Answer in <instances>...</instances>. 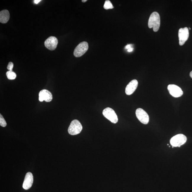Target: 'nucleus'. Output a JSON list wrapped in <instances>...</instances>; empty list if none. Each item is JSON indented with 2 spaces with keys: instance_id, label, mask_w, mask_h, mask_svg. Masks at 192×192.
Listing matches in <instances>:
<instances>
[{
  "instance_id": "f257e3e1",
  "label": "nucleus",
  "mask_w": 192,
  "mask_h": 192,
  "mask_svg": "<svg viewBox=\"0 0 192 192\" xmlns=\"http://www.w3.org/2000/svg\"><path fill=\"white\" fill-rule=\"evenodd\" d=\"M149 28H153V31L157 32L160 26V17L159 14L156 12H153L149 17L148 23Z\"/></svg>"
},
{
  "instance_id": "f03ea898",
  "label": "nucleus",
  "mask_w": 192,
  "mask_h": 192,
  "mask_svg": "<svg viewBox=\"0 0 192 192\" xmlns=\"http://www.w3.org/2000/svg\"><path fill=\"white\" fill-rule=\"evenodd\" d=\"M82 126L80 121L77 120H74L72 121L68 129L70 134L75 135L80 133L82 130Z\"/></svg>"
},
{
  "instance_id": "7ed1b4c3",
  "label": "nucleus",
  "mask_w": 192,
  "mask_h": 192,
  "mask_svg": "<svg viewBox=\"0 0 192 192\" xmlns=\"http://www.w3.org/2000/svg\"><path fill=\"white\" fill-rule=\"evenodd\" d=\"M187 138L185 135L180 134L172 137L170 140V143L173 147H180L185 143Z\"/></svg>"
},
{
  "instance_id": "20e7f679",
  "label": "nucleus",
  "mask_w": 192,
  "mask_h": 192,
  "mask_svg": "<svg viewBox=\"0 0 192 192\" xmlns=\"http://www.w3.org/2000/svg\"><path fill=\"white\" fill-rule=\"evenodd\" d=\"M88 47V44L87 42H82L75 47L74 51V56L77 57H81L87 51Z\"/></svg>"
},
{
  "instance_id": "39448f33",
  "label": "nucleus",
  "mask_w": 192,
  "mask_h": 192,
  "mask_svg": "<svg viewBox=\"0 0 192 192\" xmlns=\"http://www.w3.org/2000/svg\"><path fill=\"white\" fill-rule=\"evenodd\" d=\"M103 114L107 119L111 122L116 124L118 121L117 116L114 111L110 107H107L103 111Z\"/></svg>"
},
{
  "instance_id": "423d86ee",
  "label": "nucleus",
  "mask_w": 192,
  "mask_h": 192,
  "mask_svg": "<svg viewBox=\"0 0 192 192\" xmlns=\"http://www.w3.org/2000/svg\"><path fill=\"white\" fill-rule=\"evenodd\" d=\"M136 117L141 122L144 124H147L149 122V117L147 113L141 108L137 109L135 112Z\"/></svg>"
},
{
  "instance_id": "0eeeda50",
  "label": "nucleus",
  "mask_w": 192,
  "mask_h": 192,
  "mask_svg": "<svg viewBox=\"0 0 192 192\" xmlns=\"http://www.w3.org/2000/svg\"><path fill=\"white\" fill-rule=\"evenodd\" d=\"M189 34V31L188 28H181L179 30L178 36L180 45L182 46L184 44L188 39Z\"/></svg>"
},
{
  "instance_id": "6e6552de",
  "label": "nucleus",
  "mask_w": 192,
  "mask_h": 192,
  "mask_svg": "<svg viewBox=\"0 0 192 192\" xmlns=\"http://www.w3.org/2000/svg\"><path fill=\"white\" fill-rule=\"evenodd\" d=\"M168 89L170 95L175 98H178L182 96L183 92L180 88L174 84H170Z\"/></svg>"
},
{
  "instance_id": "1a4fd4ad",
  "label": "nucleus",
  "mask_w": 192,
  "mask_h": 192,
  "mask_svg": "<svg viewBox=\"0 0 192 192\" xmlns=\"http://www.w3.org/2000/svg\"><path fill=\"white\" fill-rule=\"evenodd\" d=\"M58 40L57 38L54 36H50L46 40L44 44L46 47L49 50L53 51L57 47Z\"/></svg>"
},
{
  "instance_id": "9d476101",
  "label": "nucleus",
  "mask_w": 192,
  "mask_h": 192,
  "mask_svg": "<svg viewBox=\"0 0 192 192\" xmlns=\"http://www.w3.org/2000/svg\"><path fill=\"white\" fill-rule=\"evenodd\" d=\"M53 99L52 95L50 91L46 89H43L40 91L39 93V100L43 102L45 101L50 102L52 101Z\"/></svg>"
},
{
  "instance_id": "9b49d317",
  "label": "nucleus",
  "mask_w": 192,
  "mask_h": 192,
  "mask_svg": "<svg viewBox=\"0 0 192 192\" xmlns=\"http://www.w3.org/2000/svg\"><path fill=\"white\" fill-rule=\"evenodd\" d=\"M33 176L30 172L26 173L25 178L22 187L24 189L27 190L31 188L33 183Z\"/></svg>"
},
{
  "instance_id": "f8f14e48",
  "label": "nucleus",
  "mask_w": 192,
  "mask_h": 192,
  "mask_svg": "<svg viewBox=\"0 0 192 192\" xmlns=\"http://www.w3.org/2000/svg\"><path fill=\"white\" fill-rule=\"evenodd\" d=\"M138 85V82L136 80H132L126 86L125 89L126 94L130 96L134 92Z\"/></svg>"
},
{
  "instance_id": "ddd939ff",
  "label": "nucleus",
  "mask_w": 192,
  "mask_h": 192,
  "mask_svg": "<svg viewBox=\"0 0 192 192\" xmlns=\"http://www.w3.org/2000/svg\"><path fill=\"white\" fill-rule=\"evenodd\" d=\"M10 18L9 12L7 10H1L0 12V22L3 24L7 22Z\"/></svg>"
},
{
  "instance_id": "4468645a",
  "label": "nucleus",
  "mask_w": 192,
  "mask_h": 192,
  "mask_svg": "<svg viewBox=\"0 0 192 192\" xmlns=\"http://www.w3.org/2000/svg\"><path fill=\"white\" fill-rule=\"evenodd\" d=\"M6 75L9 80H14L16 78L17 75L14 72L11 70H9L7 72Z\"/></svg>"
},
{
  "instance_id": "2eb2a0df",
  "label": "nucleus",
  "mask_w": 192,
  "mask_h": 192,
  "mask_svg": "<svg viewBox=\"0 0 192 192\" xmlns=\"http://www.w3.org/2000/svg\"><path fill=\"white\" fill-rule=\"evenodd\" d=\"M104 8L105 9L107 10L109 9H112L114 8L112 3L110 1H105V4H104Z\"/></svg>"
},
{
  "instance_id": "dca6fc26",
  "label": "nucleus",
  "mask_w": 192,
  "mask_h": 192,
  "mask_svg": "<svg viewBox=\"0 0 192 192\" xmlns=\"http://www.w3.org/2000/svg\"><path fill=\"white\" fill-rule=\"evenodd\" d=\"M7 122L1 114H0V125L3 127H5L7 126Z\"/></svg>"
},
{
  "instance_id": "f3484780",
  "label": "nucleus",
  "mask_w": 192,
  "mask_h": 192,
  "mask_svg": "<svg viewBox=\"0 0 192 192\" xmlns=\"http://www.w3.org/2000/svg\"><path fill=\"white\" fill-rule=\"evenodd\" d=\"M13 67L14 64L12 62H9V63L7 68L8 70H11V71H12V70H13Z\"/></svg>"
},
{
  "instance_id": "a211bd4d",
  "label": "nucleus",
  "mask_w": 192,
  "mask_h": 192,
  "mask_svg": "<svg viewBox=\"0 0 192 192\" xmlns=\"http://www.w3.org/2000/svg\"><path fill=\"white\" fill-rule=\"evenodd\" d=\"M125 49H128H128L132 48L131 45H126V46H125Z\"/></svg>"
},
{
  "instance_id": "6ab92c4d",
  "label": "nucleus",
  "mask_w": 192,
  "mask_h": 192,
  "mask_svg": "<svg viewBox=\"0 0 192 192\" xmlns=\"http://www.w3.org/2000/svg\"><path fill=\"white\" fill-rule=\"evenodd\" d=\"M34 1V2L35 4H38V3H39L40 1H41V0H35V1Z\"/></svg>"
},
{
  "instance_id": "aec40b11",
  "label": "nucleus",
  "mask_w": 192,
  "mask_h": 192,
  "mask_svg": "<svg viewBox=\"0 0 192 192\" xmlns=\"http://www.w3.org/2000/svg\"><path fill=\"white\" fill-rule=\"evenodd\" d=\"M133 48H130L129 49H128V52H131L133 51Z\"/></svg>"
},
{
  "instance_id": "412c9836",
  "label": "nucleus",
  "mask_w": 192,
  "mask_h": 192,
  "mask_svg": "<svg viewBox=\"0 0 192 192\" xmlns=\"http://www.w3.org/2000/svg\"><path fill=\"white\" fill-rule=\"evenodd\" d=\"M190 77H191L192 79V71L190 72Z\"/></svg>"
},
{
  "instance_id": "4be33fe9",
  "label": "nucleus",
  "mask_w": 192,
  "mask_h": 192,
  "mask_svg": "<svg viewBox=\"0 0 192 192\" xmlns=\"http://www.w3.org/2000/svg\"><path fill=\"white\" fill-rule=\"evenodd\" d=\"M87 1V0H82V1L83 2H85Z\"/></svg>"
},
{
  "instance_id": "5701e85b",
  "label": "nucleus",
  "mask_w": 192,
  "mask_h": 192,
  "mask_svg": "<svg viewBox=\"0 0 192 192\" xmlns=\"http://www.w3.org/2000/svg\"><path fill=\"white\" fill-rule=\"evenodd\" d=\"M188 29H189L190 30L191 29V28H188Z\"/></svg>"
},
{
  "instance_id": "b1692460",
  "label": "nucleus",
  "mask_w": 192,
  "mask_h": 192,
  "mask_svg": "<svg viewBox=\"0 0 192 192\" xmlns=\"http://www.w3.org/2000/svg\"></svg>"
}]
</instances>
